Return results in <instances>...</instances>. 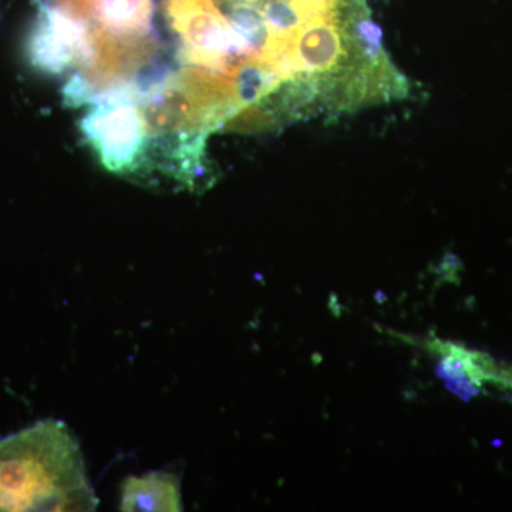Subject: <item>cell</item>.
<instances>
[{"mask_svg":"<svg viewBox=\"0 0 512 512\" xmlns=\"http://www.w3.org/2000/svg\"><path fill=\"white\" fill-rule=\"evenodd\" d=\"M79 441L59 420L0 440V512L96 511Z\"/></svg>","mask_w":512,"mask_h":512,"instance_id":"cell-1","label":"cell"},{"mask_svg":"<svg viewBox=\"0 0 512 512\" xmlns=\"http://www.w3.org/2000/svg\"><path fill=\"white\" fill-rule=\"evenodd\" d=\"M101 164L116 174H133L140 167L148 144L146 117L126 86L103 92L80 121Z\"/></svg>","mask_w":512,"mask_h":512,"instance_id":"cell-2","label":"cell"},{"mask_svg":"<svg viewBox=\"0 0 512 512\" xmlns=\"http://www.w3.org/2000/svg\"><path fill=\"white\" fill-rule=\"evenodd\" d=\"M165 13L185 64L231 72L242 57L254 56L212 0H167Z\"/></svg>","mask_w":512,"mask_h":512,"instance_id":"cell-3","label":"cell"},{"mask_svg":"<svg viewBox=\"0 0 512 512\" xmlns=\"http://www.w3.org/2000/svg\"><path fill=\"white\" fill-rule=\"evenodd\" d=\"M92 29L64 8H42L26 42V56L39 72L62 74L70 67L87 72L96 60Z\"/></svg>","mask_w":512,"mask_h":512,"instance_id":"cell-4","label":"cell"},{"mask_svg":"<svg viewBox=\"0 0 512 512\" xmlns=\"http://www.w3.org/2000/svg\"><path fill=\"white\" fill-rule=\"evenodd\" d=\"M345 52L342 26L332 10L306 20L282 47L272 67L282 80L296 74L330 73L342 62Z\"/></svg>","mask_w":512,"mask_h":512,"instance_id":"cell-5","label":"cell"},{"mask_svg":"<svg viewBox=\"0 0 512 512\" xmlns=\"http://www.w3.org/2000/svg\"><path fill=\"white\" fill-rule=\"evenodd\" d=\"M63 8L97 35L123 40L150 36L153 0H64Z\"/></svg>","mask_w":512,"mask_h":512,"instance_id":"cell-6","label":"cell"},{"mask_svg":"<svg viewBox=\"0 0 512 512\" xmlns=\"http://www.w3.org/2000/svg\"><path fill=\"white\" fill-rule=\"evenodd\" d=\"M427 349L439 356L437 372L447 386L458 394L477 393V387L484 382H497L503 386H510L511 376L501 373L494 366L493 360L483 353L471 352L450 342H441L439 339H430Z\"/></svg>","mask_w":512,"mask_h":512,"instance_id":"cell-7","label":"cell"},{"mask_svg":"<svg viewBox=\"0 0 512 512\" xmlns=\"http://www.w3.org/2000/svg\"><path fill=\"white\" fill-rule=\"evenodd\" d=\"M183 495L178 474L153 471L127 477L121 484L120 511H183Z\"/></svg>","mask_w":512,"mask_h":512,"instance_id":"cell-8","label":"cell"}]
</instances>
